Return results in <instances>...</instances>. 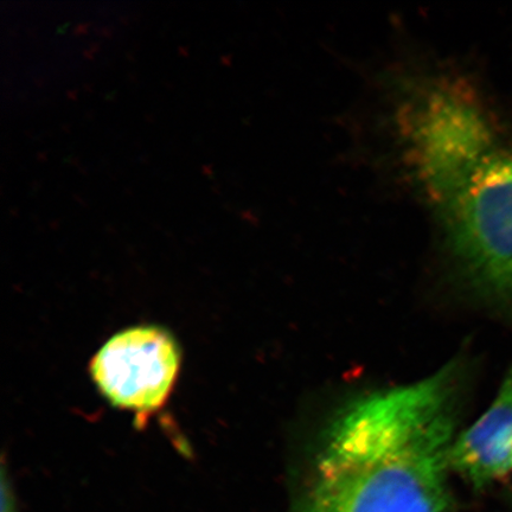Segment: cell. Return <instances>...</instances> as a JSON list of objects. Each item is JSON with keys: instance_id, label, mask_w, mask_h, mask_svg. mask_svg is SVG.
<instances>
[{"instance_id": "6", "label": "cell", "mask_w": 512, "mask_h": 512, "mask_svg": "<svg viewBox=\"0 0 512 512\" xmlns=\"http://www.w3.org/2000/svg\"><path fill=\"white\" fill-rule=\"evenodd\" d=\"M3 512H17L11 492L6 491L5 485L3 490Z\"/></svg>"}, {"instance_id": "4", "label": "cell", "mask_w": 512, "mask_h": 512, "mask_svg": "<svg viewBox=\"0 0 512 512\" xmlns=\"http://www.w3.org/2000/svg\"><path fill=\"white\" fill-rule=\"evenodd\" d=\"M409 142L427 194L494 149V136L483 113L445 88L434 89L421 101Z\"/></svg>"}, {"instance_id": "2", "label": "cell", "mask_w": 512, "mask_h": 512, "mask_svg": "<svg viewBox=\"0 0 512 512\" xmlns=\"http://www.w3.org/2000/svg\"><path fill=\"white\" fill-rule=\"evenodd\" d=\"M428 197L473 290L512 316V152L492 149Z\"/></svg>"}, {"instance_id": "1", "label": "cell", "mask_w": 512, "mask_h": 512, "mask_svg": "<svg viewBox=\"0 0 512 512\" xmlns=\"http://www.w3.org/2000/svg\"><path fill=\"white\" fill-rule=\"evenodd\" d=\"M460 370L352 400L326 426L292 512H447Z\"/></svg>"}, {"instance_id": "3", "label": "cell", "mask_w": 512, "mask_h": 512, "mask_svg": "<svg viewBox=\"0 0 512 512\" xmlns=\"http://www.w3.org/2000/svg\"><path fill=\"white\" fill-rule=\"evenodd\" d=\"M182 352L158 325H137L112 336L96 352L91 375L115 408L146 419L170 399L181 373Z\"/></svg>"}, {"instance_id": "5", "label": "cell", "mask_w": 512, "mask_h": 512, "mask_svg": "<svg viewBox=\"0 0 512 512\" xmlns=\"http://www.w3.org/2000/svg\"><path fill=\"white\" fill-rule=\"evenodd\" d=\"M451 471L483 489L512 472V364L494 402L451 451Z\"/></svg>"}]
</instances>
